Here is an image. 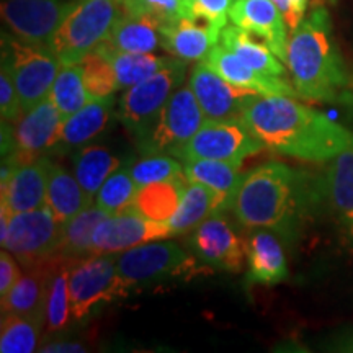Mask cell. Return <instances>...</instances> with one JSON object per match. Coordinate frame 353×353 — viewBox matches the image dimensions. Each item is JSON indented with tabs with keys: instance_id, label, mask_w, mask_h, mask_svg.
<instances>
[{
	"instance_id": "cell-27",
	"label": "cell",
	"mask_w": 353,
	"mask_h": 353,
	"mask_svg": "<svg viewBox=\"0 0 353 353\" xmlns=\"http://www.w3.org/2000/svg\"><path fill=\"white\" fill-rule=\"evenodd\" d=\"M321 190L342 226L353 236V148L332 159Z\"/></svg>"
},
{
	"instance_id": "cell-23",
	"label": "cell",
	"mask_w": 353,
	"mask_h": 353,
	"mask_svg": "<svg viewBox=\"0 0 353 353\" xmlns=\"http://www.w3.org/2000/svg\"><path fill=\"white\" fill-rule=\"evenodd\" d=\"M113 97L88 100L81 110L61 123L59 144L68 149H81L105 130L112 117ZM57 144V145H59Z\"/></svg>"
},
{
	"instance_id": "cell-12",
	"label": "cell",
	"mask_w": 353,
	"mask_h": 353,
	"mask_svg": "<svg viewBox=\"0 0 353 353\" xmlns=\"http://www.w3.org/2000/svg\"><path fill=\"white\" fill-rule=\"evenodd\" d=\"M69 7L70 0H3L2 19L20 41L51 50L56 30Z\"/></svg>"
},
{
	"instance_id": "cell-24",
	"label": "cell",
	"mask_w": 353,
	"mask_h": 353,
	"mask_svg": "<svg viewBox=\"0 0 353 353\" xmlns=\"http://www.w3.org/2000/svg\"><path fill=\"white\" fill-rule=\"evenodd\" d=\"M231 208L226 198L196 182H188L176 213L169 221L172 236L192 232L210 216Z\"/></svg>"
},
{
	"instance_id": "cell-38",
	"label": "cell",
	"mask_w": 353,
	"mask_h": 353,
	"mask_svg": "<svg viewBox=\"0 0 353 353\" xmlns=\"http://www.w3.org/2000/svg\"><path fill=\"white\" fill-rule=\"evenodd\" d=\"M82 69L83 85L90 100L113 95L118 88L117 74L110 61L100 51H92L79 64Z\"/></svg>"
},
{
	"instance_id": "cell-17",
	"label": "cell",
	"mask_w": 353,
	"mask_h": 353,
	"mask_svg": "<svg viewBox=\"0 0 353 353\" xmlns=\"http://www.w3.org/2000/svg\"><path fill=\"white\" fill-rule=\"evenodd\" d=\"M190 87L205 113L206 120L229 121L241 120L242 107L252 90L232 85L224 81L208 64H196L190 76Z\"/></svg>"
},
{
	"instance_id": "cell-41",
	"label": "cell",
	"mask_w": 353,
	"mask_h": 353,
	"mask_svg": "<svg viewBox=\"0 0 353 353\" xmlns=\"http://www.w3.org/2000/svg\"><path fill=\"white\" fill-rule=\"evenodd\" d=\"M236 0H190L192 19L206 20L216 28L223 30L228 26L229 12Z\"/></svg>"
},
{
	"instance_id": "cell-9",
	"label": "cell",
	"mask_w": 353,
	"mask_h": 353,
	"mask_svg": "<svg viewBox=\"0 0 353 353\" xmlns=\"http://www.w3.org/2000/svg\"><path fill=\"white\" fill-rule=\"evenodd\" d=\"M63 224L48 206L10 216L7 231L0 236L2 247L21 263L33 265L59 252Z\"/></svg>"
},
{
	"instance_id": "cell-3",
	"label": "cell",
	"mask_w": 353,
	"mask_h": 353,
	"mask_svg": "<svg viewBox=\"0 0 353 353\" xmlns=\"http://www.w3.org/2000/svg\"><path fill=\"white\" fill-rule=\"evenodd\" d=\"M286 65L299 99L335 101L348 95L350 76L334 39L327 8H312L291 32Z\"/></svg>"
},
{
	"instance_id": "cell-14",
	"label": "cell",
	"mask_w": 353,
	"mask_h": 353,
	"mask_svg": "<svg viewBox=\"0 0 353 353\" xmlns=\"http://www.w3.org/2000/svg\"><path fill=\"white\" fill-rule=\"evenodd\" d=\"M64 117L50 99L39 101L15 121L13 152L2 162L26 164L43 157L48 149L59 144V130Z\"/></svg>"
},
{
	"instance_id": "cell-42",
	"label": "cell",
	"mask_w": 353,
	"mask_h": 353,
	"mask_svg": "<svg viewBox=\"0 0 353 353\" xmlns=\"http://www.w3.org/2000/svg\"><path fill=\"white\" fill-rule=\"evenodd\" d=\"M0 110H2V123H13L23 114L19 90L6 65H2L0 72Z\"/></svg>"
},
{
	"instance_id": "cell-20",
	"label": "cell",
	"mask_w": 353,
	"mask_h": 353,
	"mask_svg": "<svg viewBox=\"0 0 353 353\" xmlns=\"http://www.w3.org/2000/svg\"><path fill=\"white\" fill-rule=\"evenodd\" d=\"M206 64L216 70L224 81L232 85L252 90L254 94L262 95H288L298 99L296 88L291 87V83L285 77H273L260 74L252 68H249L244 61L229 51L223 44H216L213 50L205 57Z\"/></svg>"
},
{
	"instance_id": "cell-8",
	"label": "cell",
	"mask_w": 353,
	"mask_h": 353,
	"mask_svg": "<svg viewBox=\"0 0 353 353\" xmlns=\"http://www.w3.org/2000/svg\"><path fill=\"white\" fill-rule=\"evenodd\" d=\"M206 117L198 103L192 87L176 88L159 114L151 132L138 143L143 154H170L176 152L195 136L205 125Z\"/></svg>"
},
{
	"instance_id": "cell-36",
	"label": "cell",
	"mask_w": 353,
	"mask_h": 353,
	"mask_svg": "<svg viewBox=\"0 0 353 353\" xmlns=\"http://www.w3.org/2000/svg\"><path fill=\"white\" fill-rule=\"evenodd\" d=\"M63 117L76 113L90 100L83 85L82 69L79 64L63 65L52 83L51 94L48 97Z\"/></svg>"
},
{
	"instance_id": "cell-18",
	"label": "cell",
	"mask_w": 353,
	"mask_h": 353,
	"mask_svg": "<svg viewBox=\"0 0 353 353\" xmlns=\"http://www.w3.org/2000/svg\"><path fill=\"white\" fill-rule=\"evenodd\" d=\"M232 25L259 37L286 64L288 23L273 0H236L229 12Z\"/></svg>"
},
{
	"instance_id": "cell-7",
	"label": "cell",
	"mask_w": 353,
	"mask_h": 353,
	"mask_svg": "<svg viewBox=\"0 0 353 353\" xmlns=\"http://www.w3.org/2000/svg\"><path fill=\"white\" fill-rule=\"evenodd\" d=\"M130 285L117 270L114 254H95L74 260L69 270L70 314L83 319L97 304L128 296Z\"/></svg>"
},
{
	"instance_id": "cell-29",
	"label": "cell",
	"mask_w": 353,
	"mask_h": 353,
	"mask_svg": "<svg viewBox=\"0 0 353 353\" xmlns=\"http://www.w3.org/2000/svg\"><path fill=\"white\" fill-rule=\"evenodd\" d=\"M187 183V176L183 175L180 179L144 185L138 188L131 206L144 218L169 223L182 203Z\"/></svg>"
},
{
	"instance_id": "cell-11",
	"label": "cell",
	"mask_w": 353,
	"mask_h": 353,
	"mask_svg": "<svg viewBox=\"0 0 353 353\" xmlns=\"http://www.w3.org/2000/svg\"><path fill=\"white\" fill-rule=\"evenodd\" d=\"M117 270L128 285L148 283L196 270V262L174 242H145L114 254Z\"/></svg>"
},
{
	"instance_id": "cell-19",
	"label": "cell",
	"mask_w": 353,
	"mask_h": 353,
	"mask_svg": "<svg viewBox=\"0 0 353 353\" xmlns=\"http://www.w3.org/2000/svg\"><path fill=\"white\" fill-rule=\"evenodd\" d=\"M59 254L43 262L26 265L13 288L2 299V314H19L44 322V306L50 278L54 272Z\"/></svg>"
},
{
	"instance_id": "cell-40",
	"label": "cell",
	"mask_w": 353,
	"mask_h": 353,
	"mask_svg": "<svg viewBox=\"0 0 353 353\" xmlns=\"http://www.w3.org/2000/svg\"><path fill=\"white\" fill-rule=\"evenodd\" d=\"M126 13L131 15H151L165 23L182 17H190V0H121Z\"/></svg>"
},
{
	"instance_id": "cell-39",
	"label": "cell",
	"mask_w": 353,
	"mask_h": 353,
	"mask_svg": "<svg viewBox=\"0 0 353 353\" xmlns=\"http://www.w3.org/2000/svg\"><path fill=\"white\" fill-rule=\"evenodd\" d=\"M128 169L139 188L144 185L180 179L185 175L183 165L167 154H144V157L131 162Z\"/></svg>"
},
{
	"instance_id": "cell-26",
	"label": "cell",
	"mask_w": 353,
	"mask_h": 353,
	"mask_svg": "<svg viewBox=\"0 0 353 353\" xmlns=\"http://www.w3.org/2000/svg\"><path fill=\"white\" fill-rule=\"evenodd\" d=\"M221 44L239 57L241 61L265 76L285 77V63L270 50L262 39H255L252 33L245 32L236 25L224 26L221 32Z\"/></svg>"
},
{
	"instance_id": "cell-43",
	"label": "cell",
	"mask_w": 353,
	"mask_h": 353,
	"mask_svg": "<svg viewBox=\"0 0 353 353\" xmlns=\"http://www.w3.org/2000/svg\"><path fill=\"white\" fill-rule=\"evenodd\" d=\"M23 268L15 262V257L3 249L0 254V298H3L13 288V285L19 281Z\"/></svg>"
},
{
	"instance_id": "cell-28",
	"label": "cell",
	"mask_w": 353,
	"mask_h": 353,
	"mask_svg": "<svg viewBox=\"0 0 353 353\" xmlns=\"http://www.w3.org/2000/svg\"><path fill=\"white\" fill-rule=\"evenodd\" d=\"M92 198L63 165L51 164L46 190V206L57 223L64 224L92 205Z\"/></svg>"
},
{
	"instance_id": "cell-2",
	"label": "cell",
	"mask_w": 353,
	"mask_h": 353,
	"mask_svg": "<svg viewBox=\"0 0 353 353\" xmlns=\"http://www.w3.org/2000/svg\"><path fill=\"white\" fill-rule=\"evenodd\" d=\"M317 193L304 172L281 162H268L242 175L231 210L249 229L294 232Z\"/></svg>"
},
{
	"instance_id": "cell-44",
	"label": "cell",
	"mask_w": 353,
	"mask_h": 353,
	"mask_svg": "<svg viewBox=\"0 0 353 353\" xmlns=\"http://www.w3.org/2000/svg\"><path fill=\"white\" fill-rule=\"evenodd\" d=\"M273 2L276 3L280 12L283 13L291 32L304 20L309 8V0H273Z\"/></svg>"
},
{
	"instance_id": "cell-30",
	"label": "cell",
	"mask_w": 353,
	"mask_h": 353,
	"mask_svg": "<svg viewBox=\"0 0 353 353\" xmlns=\"http://www.w3.org/2000/svg\"><path fill=\"white\" fill-rule=\"evenodd\" d=\"M97 51H100L112 63L114 74H117L118 88H130L145 81L162 68H165L172 59V57L156 56L152 52L118 51L107 43H101Z\"/></svg>"
},
{
	"instance_id": "cell-22",
	"label": "cell",
	"mask_w": 353,
	"mask_h": 353,
	"mask_svg": "<svg viewBox=\"0 0 353 353\" xmlns=\"http://www.w3.org/2000/svg\"><path fill=\"white\" fill-rule=\"evenodd\" d=\"M247 280L259 285H276L288 276V265L280 241L272 232L257 231L247 242Z\"/></svg>"
},
{
	"instance_id": "cell-15",
	"label": "cell",
	"mask_w": 353,
	"mask_h": 353,
	"mask_svg": "<svg viewBox=\"0 0 353 353\" xmlns=\"http://www.w3.org/2000/svg\"><path fill=\"white\" fill-rule=\"evenodd\" d=\"M172 237L169 223L144 218L132 206L110 214L97 226L92 237L90 255L118 254L144 242Z\"/></svg>"
},
{
	"instance_id": "cell-4",
	"label": "cell",
	"mask_w": 353,
	"mask_h": 353,
	"mask_svg": "<svg viewBox=\"0 0 353 353\" xmlns=\"http://www.w3.org/2000/svg\"><path fill=\"white\" fill-rule=\"evenodd\" d=\"M123 13L121 0H70L51 43V51L61 65L81 64L108 38Z\"/></svg>"
},
{
	"instance_id": "cell-32",
	"label": "cell",
	"mask_w": 353,
	"mask_h": 353,
	"mask_svg": "<svg viewBox=\"0 0 353 353\" xmlns=\"http://www.w3.org/2000/svg\"><path fill=\"white\" fill-rule=\"evenodd\" d=\"M74 175L81 187L94 198L101 185L114 170L120 169L121 162L103 145H83L72 156Z\"/></svg>"
},
{
	"instance_id": "cell-10",
	"label": "cell",
	"mask_w": 353,
	"mask_h": 353,
	"mask_svg": "<svg viewBox=\"0 0 353 353\" xmlns=\"http://www.w3.org/2000/svg\"><path fill=\"white\" fill-rule=\"evenodd\" d=\"M260 149H263V144L247 130L242 120H206L175 157L182 162L211 159L242 165L247 157L254 156Z\"/></svg>"
},
{
	"instance_id": "cell-33",
	"label": "cell",
	"mask_w": 353,
	"mask_h": 353,
	"mask_svg": "<svg viewBox=\"0 0 353 353\" xmlns=\"http://www.w3.org/2000/svg\"><path fill=\"white\" fill-rule=\"evenodd\" d=\"M107 216L110 214L100 206L90 205L74 218L65 221L63 224V236H61V245L57 254L68 259L88 257L95 229Z\"/></svg>"
},
{
	"instance_id": "cell-13",
	"label": "cell",
	"mask_w": 353,
	"mask_h": 353,
	"mask_svg": "<svg viewBox=\"0 0 353 353\" xmlns=\"http://www.w3.org/2000/svg\"><path fill=\"white\" fill-rule=\"evenodd\" d=\"M52 162L46 156L26 164L2 162L0 211L8 216L46 206V190Z\"/></svg>"
},
{
	"instance_id": "cell-21",
	"label": "cell",
	"mask_w": 353,
	"mask_h": 353,
	"mask_svg": "<svg viewBox=\"0 0 353 353\" xmlns=\"http://www.w3.org/2000/svg\"><path fill=\"white\" fill-rule=\"evenodd\" d=\"M221 32L206 20L182 17L162 23V48L185 63L203 61L218 44Z\"/></svg>"
},
{
	"instance_id": "cell-35",
	"label": "cell",
	"mask_w": 353,
	"mask_h": 353,
	"mask_svg": "<svg viewBox=\"0 0 353 353\" xmlns=\"http://www.w3.org/2000/svg\"><path fill=\"white\" fill-rule=\"evenodd\" d=\"M43 322L19 314H2L0 352L32 353L38 350Z\"/></svg>"
},
{
	"instance_id": "cell-25",
	"label": "cell",
	"mask_w": 353,
	"mask_h": 353,
	"mask_svg": "<svg viewBox=\"0 0 353 353\" xmlns=\"http://www.w3.org/2000/svg\"><path fill=\"white\" fill-rule=\"evenodd\" d=\"M103 43L118 51L154 52L162 46V21L151 15L125 12Z\"/></svg>"
},
{
	"instance_id": "cell-45",
	"label": "cell",
	"mask_w": 353,
	"mask_h": 353,
	"mask_svg": "<svg viewBox=\"0 0 353 353\" xmlns=\"http://www.w3.org/2000/svg\"><path fill=\"white\" fill-rule=\"evenodd\" d=\"M41 352L48 353H77V352H85V347L79 342H54L48 343L41 348Z\"/></svg>"
},
{
	"instance_id": "cell-16",
	"label": "cell",
	"mask_w": 353,
	"mask_h": 353,
	"mask_svg": "<svg viewBox=\"0 0 353 353\" xmlns=\"http://www.w3.org/2000/svg\"><path fill=\"white\" fill-rule=\"evenodd\" d=\"M190 245L205 263L232 273L242 270L247 255V245L219 213L193 229Z\"/></svg>"
},
{
	"instance_id": "cell-1",
	"label": "cell",
	"mask_w": 353,
	"mask_h": 353,
	"mask_svg": "<svg viewBox=\"0 0 353 353\" xmlns=\"http://www.w3.org/2000/svg\"><path fill=\"white\" fill-rule=\"evenodd\" d=\"M242 123L263 148L307 162H329L353 148V132L288 95H249Z\"/></svg>"
},
{
	"instance_id": "cell-46",
	"label": "cell",
	"mask_w": 353,
	"mask_h": 353,
	"mask_svg": "<svg viewBox=\"0 0 353 353\" xmlns=\"http://www.w3.org/2000/svg\"><path fill=\"white\" fill-rule=\"evenodd\" d=\"M325 2H329V3H335V2H337V0H325Z\"/></svg>"
},
{
	"instance_id": "cell-5",
	"label": "cell",
	"mask_w": 353,
	"mask_h": 353,
	"mask_svg": "<svg viewBox=\"0 0 353 353\" xmlns=\"http://www.w3.org/2000/svg\"><path fill=\"white\" fill-rule=\"evenodd\" d=\"M187 63L172 57L170 63L145 81L136 83L120 100V120L136 141L141 143L156 125L159 114L185 77Z\"/></svg>"
},
{
	"instance_id": "cell-34",
	"label": "cell",
	"mask_w": 353,
	"mask_h": 353,
	"mask_svg": "<svg viewBox=\"0 0 353 353\" xmlns=\"http://www.w3.org/2000/svg\"><path fill=\"white\" fill-rule=\"evenodd\" d=\"M74 260L59 255L57 265L50 278L44 306V325L48 332L61 330L69 322L70 299H69V270Z\"/></svg>"
},
{
	"instance_id": "cell-37",
	"label": "cell",
	"mask_w": 353,
	"mask_h": 353,
	"mask_svg": "<svg viewBox=\"0 0 353 353\" xmlns=\"http://www.w3.org/2000/svg\"><path fill=\"white\" fill-rule=\"evenodd\" d=\"M138 188L139 187L132 180L128 165H121L105 180L97 192L95 205L107 211L108 214H117L130 208Z\"/></svg>"
},
{
	"instance_id": "cell-31",
	"label": "cell",
	"mask_w": 353,
	"mask_h": 353,
	"mask_svg": "<svg viewBox=\"0 0 353 353\" xmlns=\"http://www.w3.org/2000/svg\"><path fill=\"white\" fill-rule=\"evenodd\" d=\"M183 174L188 182L205 185L226 198L232 205L234 195L239 187L242 175L241 165L234 162L211 161V159H196V161H183Z\"/></svg>"
},
{
	"instance_id": "cell-6",
	"label": "cell",
	"mask_w": 353,
	"mask_h": 353,
	"mask_svg": "<svg viewBox=\"0 0 353 353\" xmlns=\"http://www.w3.org/2000/svg\"><path fill=\"white\" fill-rule=\"evenodd\" d=\"M2 65L10 72L25 113L50 97L61 63L50 48L34 46L3 34Z\"/></svg>"
}]
</instances>
